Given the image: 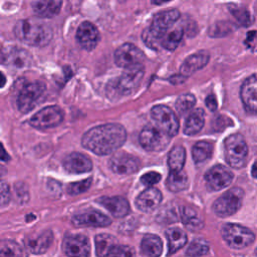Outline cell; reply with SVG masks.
<instances>
[{
    "label": "cell",
    "mask_w": 257,
    "mask_h": 257,
    "mask_svg": "<svg viewBox=\"0 0 257 257\" xmlns=\"http://www.w3.org/2000/svg\"><path fill=\"white\" fill-rule=\"evenodd\" d=\"M168 239V251L169 254H174L184 247L187 243V235L180 228H170L166 231Z\"/></svg>",
    "instance_id": "obj_26"
},
{
    "label": "cell",
    "mask_w": 257,
    "mask_h": 257,
    "mask_svg": "<svg viewBox=\"0 0 257 257\" xmlns=\"http://www.w3.org/2000/svg\"><path fill=\"white\" fill-rule=\"evenodd\" d=\"M162 193L156 188H148L143 191L136 200V206L142 212H152L161 204Z\"/></svg>",
    "instance_id": "obj_20"
},
{
    "label": "cell",
    "mask_w": 257,
    "mask_h": 257,
    "mask_svg": "<svg viewBox=\"0 0 257 257\" xmlns=\"http://www.w3.org/2000/svg\"><path fill=\"white\" fill-rule=\"evenodd\" d=\"M209 251V244L203 239L194 240L187 249V255L190 257H199Z\"/></svg>",
    "instance_id": "obj_37"
},
{
    "label": "cell",
    "mask_w": 257,
    "mask_h": 257,
    "mask_svg": "<svg viewBox=\"0 0 257 257\" xmlns=\"http://www.w3.org/2000/svg\"><path fill=\"white\" fill-rule=\"evenodd\" d=\"M1 257H28L27 252L18 243L12 240L1 241Z\"/></svg>",
    "instance_id": "obj_33"
},
{
    "label": "cell",
    "mask_w": 257,
    "mask_h": 257,
    "mask_svg": "<svg viewBox=\"0 0 257 257\" xmlns=\"http://www.w3.org/2000/svg\"><path fill=\"white\" fill-rule=\"evenodd\" d=\"M63 119V111L57 105L43 107L37 111L29 120V123L35 128H49L58 125Z\"/></svg>",
    "instance_id": "obj_9"
},
{
    "label": "cell",
    "mask_w": 257,
    "mask_h": 257,
    "mask_svg": "<svg viewBox=\"0 0 257 257\" xmlns=\"http://www.w3.org/2000/svg\"><path fill=\"white\" fill-rule=\"evenodd\" d=\"M232 29H233V27L230 22L221 21V22L215 23L212 26V28L210 30V34L212 36H224V35L230 33L232 31Z\"/></svg>",
    "instance_id": "obj_41"
},
{
    "label": "cell",
    "mask_w": 257,
    "mask_h": 257,
    "mask_svg": "<svg viewBox=\"0 0 257 257\" xmlns=\"http://www.w3.org/2000/svg\"><path fill=\"white\" fill-rule=\"evenodd\" d=\"M210 55L207 51L196 52L185 59L180 68V74L187 77L197 70L203 68L209 61Z\"/></svg>",
    "instance_id": "obj_24"
},
{
    "label": "cell",
    "mask_w": 257,
    "mask_h": 257,
    "mask_svg": "<svg viewBox=\"0 0 257 257\" xmlns=\"http://www.w3.org/2000/svg\"><path fill=\"white\" fill-rule=\"evenodd\" d=\"M151 114L161 131L170 137L177 135L179 131V120L170 107L163 104L155 105L152 108Z\"/></svg>",
    "instance_id": "obj_8"
},
{
    "label": "cell",
    "mask_w": 257,
    "mask_h": 257,
    "mask_svg": "<svg viewBox=\"0 0 257 257\" xmlns=\"http://www.w3.org/2000/svg\"><path fill=\"white\" fill-rule=\"evenodd\" d=\"M225 242L233 249H242L249 246L255 239L253 232L239 224L228 223L221 229Z\"/></svg>",
    "instance_id": "obj_6"
},
{
    "label": "cell",
    "mask_w": 257,
    "mask_h": 257,
    "mask_svg": "<svg viewBox=\"0 0 257 257\" xmlns=\"http://www.w3.org/2000/svg\"><path fill=\"white\" fill-rule=\"evenodd\" d=\"M109 168L117 175H131L136 173L140 166V160L133 155L126 153H116L109 160Z\"/></svg>",
    "instance_id": "obj_13"
},
{
    "label": "cell",
    "mask_w": 257,
    "mask_h": 257,
    "mask_svg": "<svg viewBox=\"0 0 257 257\" xmlns=\"http://www.w3.org/2000/svg\"><path fill=\"white\" fill-rule=\"evenodd\" d=\"M126 140V132L119 123H105L87 131L81 144L86 150L102 156L118 150Z\"/></svg>",
    "instance_id": "obj_1"
},
{
    "label": "cell",
    "mask_w": 257,
    "mask_h": 257,
    "mask_svg": "<svg viewBox=\"0 0 257 257\" xmlns=\"http://www.w3.org/2000/svg\"><path fill=\"white\" fill-rule=\"evenodd\" d=\"M45 89V84L39 80L25 83L18 94V109L23 113H27L28 111H30L35 106L36 102L40 99V97L43 95Z\"/></svg>",
    "instance_id": "obj_7"
},
{
    "label": "cell",
    "mask_w": 257,
    "mask_h": 257,
    "mask_svg": "<svg viewBox=\"0 0 257 257\" xmlns=\"http://www.w3.org/2000/svg\"><path fill=\"white\" fill-rule=\"evenodd\" d=\"M14 34L20 41L33 46H45L52 38L50 26L35 18L22 19L16 22Z\"/></svg>",
    "instance_id": "obj_2"
},
{
    "label": "cell",
    "mask_w": 257,
    "mask_h": 257,
    "mask_svg": "<svg viewBox=\"0 0 257 257\" xmlns=\"http://www.w3.org/2000/svg\"><path fill=\"white\" fill-rule=\"evenodd\" d=\"M76 39L82 48L92 50L98 43L99 33L92 23L84 21L77 28Z\"/></svg>",
    "instance_id": "obj_19"
},
{
    "label": "cell",
    "mask_w": 257,
    "mask_h": 257,
    "mask_svg": "<svg viewBox=\"0 0 257 257\" xmlns=\"http://www.w3.org/2000/svg\"><path fill=\"white\" fill-rule=\"evenodd\" d=\"M92 179L88 178L79 182H75V183H71L69 184V186L67 187V192L70 195H77L80 193H83L85 191L88 190V188L90 187Z\"/></svg>",
    "instance_id": "obj_40"
},
{
    "label": "cell",
    "mask_w": 257,
    "mask_h": 257,
    "mask_svg": "<svg viewBox=\"0 0 257 257\" xmlns=\"http://www.w3.org/2000/svg\"><path fill=\"white\" fill-rule=\"evenodd\" d=\"M97 202L115 218L124 217L130 212L128 202L126 199L120 196L101 197L97 200Z\"/></svg>",
    "instance_id": "obj_23"
},
{
    "label": "cell",
    "mask_w": 257,
    "mask_h": 257,
    "mask_svg": "<svg viewBox=\"0 0 257 257\" xmlns=\"http://www.w3.org/2000/svg\"><path fill=\"white\" fill-rule=\"evenodd\" d=\"M145 74V68L143 64L136 65L130 68L122 73L120 76L116 88L121 94H128L136 90L142 82V79Z\"/></svg>",
    "instance_id": "obj_14"
},
{
    "label": "cell",
    "mask_w": 257,
    "mask_h": 257,
    "mask_svg": "<svg viewBox=\"0 0 257 257\" xmlns=\"http://www.w3.org/2000/svg\"><path fill=\"white\" fill-rule=\"evenodd\" d=\"M61 1H35L32 3L33 11L40 17H53L60 11Z\"/></svg>",
    "instance_id": "obj_29"
},
{
    "label": "cell",
    "mask_w": 257,
    "mask_h": 257,
    "mask_svg": "<svg viewBox=\"0 0 257 257\" xmlns=\"http://www.w3.org/2000/svg\"><path fill=\"white\" fill-rule=\"evenodd\" d=\"M144 60L145 54L143 51L132 43L120 45L114 52V62L119 67L130 68L143 64Z\"/></svg>",
    "instance_id": "obj_10"
},
{
    "label": "cell",
    "mask_w": 257,
    "mask_h": 257,
    "mask_svg": "<svg viewBox=\"0 0 257 257\" xmlns=\"http://www.w3.org/2000/svg\"><path fill=\"white\" fill-rule=\"evenodd\" d=\"M233 173L222 165L212 167L205 175V181L208 188L212 191H219L229 186L233 181Z\"/></svg>",
    "instance_id": "obj_12"
},
{
    "label": "cell",
    "mask_w": 257,
    "mask_h": 257,
    "mask_svg": "<svg viewBox=\"0 0 257 257\" xmlns=\"http://www.w3.org/2000/svg\"><path fill=\"white\" fill-rule=\"evenodd\" d=\"M186 160V151L182 146H175L168 156V165L171 172H182Z\"/></svg>",
    "instance_id": "obj_30"
},
{
    "label": "cell",
    "mask_w": 257,
    "mask_h": 257,
    "mask_svg": "<svg viewBox=\"0 0 257 257\" xmlns=\"http://www.w3.org/2000/svg\"><path fill=\"white\" fill-rule=\"evenodd\" d=\"M1 76H2V86H3V85H4V82H5V77H4L3 74H1Z\"/></svg>",
    "instance_id": "obj_46"
},
{
    "label": "cell",
    "mask_w": 257,
    "mask_h": 257,
    "mask_svg": "<svg viewBox=\"0 0 257 257\" xmlns=\"http://www.w3.org/2000/svg\"><path fill=\"white\" fill-rule=\"evenodd\" d=\"M179 18L180 11L177 9H170L157 13L151 26L143 33L144 42L150 47H157L159 44L161 45L163 37Z\"/></svg>",
    "instance_id": "obj_3"
},
{
    "label": "cell",
    "mask_w": 257,
    "mask_h": 257,
    "mask_svg": "<svg viewBox=\"0 0 257 257\" xmlns=\"http://www.w3.org/2000/svg\"><path fill=\"white\" fill-rule=\"evenodd\" d=\"M106 257H136V252L130 246L115 245Z\"/></svg>",
    "instance_id": "obj_39"
},
{
    "label": "cell",
    "mask_w": 257,
    "mask_h": 257,
    "mask_svg": "<svg viewBox=\"0 0 257 257\" xmlns=\"http://www.w3.org/2000/svg\"><path fill=\"white\" fill-rule=\"evenodd\" d=\"M64 169L72 174L89 172L92 169L91 161L80 153H71L63 160Z\"/></svg>",
    "instance_id": "obj_21"
},
{
    "label": "cell",
    "mask_w": 257,
    "mask_h": 257,
    "mask_svg": "<svg viewBox=\"0 0 257 257\" xmlns=\"http://www.w3.org/2000/svg\"><path fill=\"white\" fill-rule=\"evenodd\" d=\"M213 153V145L209 142H198L192 149V157L195 163L200 164L210 159Z\"/></svg>",
    "instance_id": "obj_34"
},
{
    "label": "cell",
    "mask_w": 257,
    "mask_h": 257,
    "mask_svg": "<svg viewBox=\"0 0 257 257\" xmlns=\"http://www.w3.org/2000/svg\"><path fill=\"white\" fill-rule=\"evenodd\" d=\"M95 252L98 257H106L110 250L116 245V239L109 234H98L95 236Z\"/></svg>",
    "instance_id": "obj_31"
},
{
    "label": "cell",
    "mask_w": 257,
    "mask_h": 257,
    "mask_svg": "<svg viewBox=\"0 0 257 257\" xmlns=\"http://www.w3.org/2000/svg\"><path fill=\"white\" fill-rule=\"evenodd\" d=\"M161 178H162V176H161L159 173L154 172V171H151V172H148V173L144 174V175L141 177V182H142L144 185L149 186V187L151 188L153 185L159 183L160 180H161Z\"/></svg>",
    "instance_id": "obj_42"
},
{
    "label": "cell",
    "mask_w": 257,
    "mask_h": 257,
    "mask_svg": "<svg viewBox=\"0 0 257 257\" xmlns=\"http://www.w3.org/2000/svg\"><path fill=\"white\" fill-rule=\"evenodd\" d=\"M139 141L142 147L147 151L159 152L168 146L170 142V136H168L160 128L148 126L141 132Z\"/></svg>",
    "instance_id": "obj_11"
},
{
    "label": "cell",
    "mask_w": 257,
    "mask_h": 257,
    "mask_svg": "<svg viewBox=\"0 0 257 257\" xmlns=\"http://www.w3.org/2000/svg\"><path fill=\"white\" fill-rule=\"evenodd\" d=\"M181 219L183 224L189 229L193 231H198L203 228L204 222L198 212L188 206L181 208Z\"/></svg>",
    "instance_id": "obj_27"
},
{
    "label": "cell",
    "mask_w": 257,
    "mask_h": 257,
    "mask_svg": "<svg viewBox=\"0 0 257 257\" xmlns=\"http://www.w3.org/2000/svg\"><path fill=\"white\" fill-rule=\"evenodd\" d=\"M230 11L239 24L243 26H249L250 23L252 22L251 15L247 9L238 7V8H231Z\"/></svg>",
    "instance_id": "obj_38"
},
{
    "label": "cell",
    "mask_w": 257,
    "mask_h": 257,
    "mask_svg": "<svg viewBox=\"0 0 257 257\" xmlns=\"http://www.w3.org/2000/svg\"><path fill=\"white\" fill-rule=\"evenodd\" d=\"M33 62L31 54L20 47L10 46L2 51V63L13 68H26Z\"/></svg>",
    "instance_id": "obj_15"
},
{
    "label": "cell",
    "mask_w": 257,
    "mask_h": 257,
    "mask_svg": "<svg viewBox=\"0 0 257 257\" xmlns=\"http://www.w3.org/2000/svg\"><path fill=\"white\" fill-rule=\"evenodd\" d=\"M243 198L244 191L241 188H231L214 202L213 211L219 217H229L240 209Z\"/></svg>",
    "instance_id": "obj_5"
},
{
    "label": "cell",
    "mask_w": 257,
    "mask_h": 257,
    "mask_svg": "<svg viewBox=\"0 0 257 257\" xmlns=\"http://www.w3.org/2000/svg\"><path fill=\"white\" fill-rule=\"evenodd\" d=\"M205 123V114L203 109L196 108L194 109L188 116L185 127H184V134L191 136L199 133Z\"/></svg>",
    "instance_id": "obj_28"
},
{
    "label": "cell",
    "mask_w": 257,
    "mask_h": 257,
    "mask_svg": "<svg viewBox=\"0 0 257 257\" xmlns=\"http://www.w3.org/2000/svg\"><path fill=\"white\" fill-rule=\"evenodd\" d=\"M75 226H88V227H105L111 223V220L104 214L96 210H88L76 214L72 218Z\"/></svg>",
    "instance_id": "obj_18"
},
{
    "label": "cell",
    "mask_w": 257,
    "mask_h": 257,
    "mask_svg": "<svg viewBox=\"0 0 257 257\" xmlns=\"http://www.w3.org/2000/svg\"><path fill=\"white\" fill-rule=\"evenodd\" d=\"M184 34L182 27H176L167 32L161 41V46L167 50H174L179 45Z\"/></svg>",
    "instance_id": "obj_35"
},
{
    "label": "cell",
    "mask_w": 257,
    "mask_h": 257,
    "mask_svg": "<svg viewBox=\"0 0 257 257\" xmlns=\"http://www.w3.org/2000/svg\"><path fill=\"white\" fill-rule=\"evenodd\" d=\"M163 246L162 240L153 234L144 236L141 243V252L145 257H160L162 254Z\"/></svg>",
    "instance_id": "obj_25"
},
{
    "label": "cell",
    "mask_w": 257,
    "mask_h": 257,
    "mask_svg": "<svg viewBox=\"0 0 257 257\" xmlns=\"http://www.w3.org/2000/svg\"><path fill=\"white\" fill-rule=\"evenodd\" d=\"M62 247L68 257H89V241L83 235L77 234L65 237Z\"/></svg>",
    "instance_id": "obj_16"
},
{
    "label": "cell",
    "mask_w": 257,
    "mask_h": 257,
    "mask_svg": "<svg viewBox=\"0 0 257 257\" xmlns=\"http://www.w3.org/2000/svg\"><path fill=\"white\" fill-rule=\"evenodd\" d=\"M195 103H196L195 96L191 93H185L178 97V99L176 100L175 106L177 111L183 114L189 111L191 108H193Z\"/></svg>",
    "instance_id": "obj_36"
},
{
    "label": "cell",
    "mask_w": 257,
    "mask_h": 257,
    "mask_svg": "<svg viewBox=\"0 0 257 257\" xmlns=\"http://www.w3.org/2000/svg\"><path fill=\"white\" fill-rule=\"evenodd\" d=\"M53 240V234L50 230L41 232L36 236H29L24 239L25 247L34 254H43L47 251Z\"/></svg>",
    "instance_id": "obj_22"
},
{
    "label": "cell",
    "mask_w": 257,
    "mask_h": 257,
    "mask_svg": "<svg viewBox=\"0 0 257 257\" xmlns=\"http://www.w3.org/2000/svg\"><path fill=\"white\" fill-rule=\"evenodd\" d=\"M224 155L226 162L235 169H240L246 164L248 146L240 134H233L224 141Z\"/></svg>",
    "instance_id": "obj_4"
},
{
    "label": "cell",
    "mask_w": 257,
    "mask_h": 257,
    "mask_svg": "<svg viewBox=\"0 0 257 257\" xmlns=\"http://www.w3.org/2000/svg\"><path fill=\"white\" fill-rule=\"evenodd\" d=\"M189 185L188 177L183 172H170L167 179V188L172 192H181Z\"/></svg>",
    "instance_id": "obj_32"
},
{
    "label": "cell",
    "mask_w": 257,
    "mask_h": 257,
    "mask_svg": "<svg viewBox=\"0 0 257 257\" xmlns=\"http://www.w3.org/2000/svg\"><path fill=\"white\" fill-rule=\"evenodd\" d=\"M10 201V189L5 182H1V206H5Z\"/></svg>",
    "instance_id": "obj_43"
},
{
    "label": "cell",
    "mask_w": 257,
    "mask_h": 257,
    "mask_svg": "<svg viewBox=\"0 0 257 257\" xmlns=\"http://www.w3.org/2000/svg\"><path fill=\"white\" fill-rule=\"evenodd\" d=\"M240 96L245 109L257 113V73L249 76L242 84Z\"/></svg>",
    "instance_id": "obj_17"
},
{
    "label": "cell",
    "mask_w": 257,
    "mask_h": 257,
    "mask_svg": "<svg viewBox=\"0 0 257 257\" xmlns=\"http://www.w3.org/2000/svg\"><path fill=\"white\" fill-rule=\"evenodd\" d=\"M206 105L207 107L211 110V111H215L218 107V103H217V99L215 97V95L213 94H210L206 97Z\"/></svg>",
    "instance_id": "obj_44"
},
{
    "label": "cell",
    "mask_w": 257,
    "mask_h": 257,
    "mask_svg": "<svg viewBox=\"0 0 257 257\" xmlns=\"http://www.w3.org/2000/svg\"><path fill=\"white\" fill-rule=\"evenodd\" d=\"M251 174H252V176H253L254 178H256V179H257V164L253 165L252 170H251Z\"/></svg>",
    "instance_id": "obj_45"
}]
</instances>
